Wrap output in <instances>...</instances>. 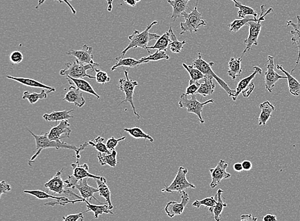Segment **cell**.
I'll return each instance as SVG.
<instances>
[{
  "label": "cell",
  "mask_w": 300,
  "mask_h": 221,
  "mask_svg": "<svg viewBox=\"0 0 300 221\" xmlns=\"http://www.w3.org/2000/svg\"><path fill=\"white\" fill-rule=\"evenodd\" d=\"M95 71L96 73L95 79L96 80L97 83L104 84L110 82V77L108 76L107 73L97 69H95Z\"/></svg>",
  "instance_id": "45"
},
{
  "label": "cell",
  "mask_w": 300,
  "mask_h": 221,
  "mask_svg": "<svg viewBox=\"0 0 300 221\" xmlns=\"http://www.w3.org/2000/svg\"><path fill=\"white\" fill-rule=\"evenodd\" d=\"M56 1L59 2V3H65L67 4V5L69 6V7L70 8V9L71 10L72 12H73L74 14H77V10H76L75 9V8H74L73 6L71 5V3H69V2L68 1V0H56ZM45 1V0H43V1L42 2H41V3L40 4V5H38L36 6V8H38L39 7V6L42 5L44 3Z\"/></svg>",
  "instance_id": "51"
},
{
  "label": "cell",
  "mask_w": 300,
  "mask_h": 221,
  "mask_svg": "<svg viewBox=\"0 0 300 221\" xmlns=\"http://www.w3.org/2000/svg\"><path fill=\"white\" fill-rule=\"evenodd\" d=\"M198 3H199V0H197V5H198Z\"/></svg>",
  "instance_id": "62"
},
{
  "label": "cell",
  "mask_w": 300,
  "mask_h": 221,
  "mask_svg": "<svg viewBox=\"0 0 300 221\" xmlns=\"http://www.w3.org/2000/svg\"><path fill=\"white\" fill-rule=\"evenodd\" d=\"M242 166L243 170L245 171V172H249V171H251L252 169V164L250 160H244L242 162Z\"/></svg>",
  "instance_id": "54"
},
{
  "label": "cell",
  "mask_w": 300,
  "mask_h": 221,
  "mask_svg": "<svg viewBox=\"0 0 300 221\" xmlns=\"http://www.w3.org/2000/svg\"><path fill=\"white\" fill-rule=\"evenodd\" d=\"M214 65L213 62H207L203 60L201 56V53L198 54V58L193 60L192 66L195 68L199 69L201 72L204 74L205 76H212L214 78L219 85L227 93L229 96L232 97L236 94V90H232L222 79L219 77L212 70V67Z\"/></svg>",
  "instance_id": "4"
},
{
  "label": "cell",
  "mask_w": 300,
  "mask_h": 221,
  "mask_svg": "<svg viewBox=\"0 0 300 221\" xmlns=\"http://www.w3.org/2000/svg\"><path fill=\"white\" fill-rule=\"evenodd\" d=\"M227 167V162L225 160H220L216 168L210 169V172L212 179L210 184L211 187L214 188L221 183L222 180L230 179L231 177V174L226 171Z\"/></svg>",
  "instance_id": "14"
},
{
  "label": "cell",
  "mask_w": 300,
  "mask_h": 221,
  "mask_svg": "<svg viewBox=\"0 0 300 221\" xmlns=\"http://www.w3.org/2000/svg\"><path fill=\"white\" fill-rule=\"evenodd\" d=\"M255 88V84L254 83H252L250 84L249 87L246 88L245 90H243L242 92V94L243 97H245V98H248V97H250V95L253 92V91Z\"/></svg>",
  "instance_id": "52"
},
{
  "label": "cell",
  "mask_w": 300,
  "mask_h": 221,
  "mask_svg": "<svg viewBox=\"0 0 300 221\" xmlns=\"http://www.w3.org/2000/svg\"><path fill=\"white\" fill-rule=\"evenodd\" d=\"M27 129L33 136L36 144V153L31 158V159L28 160V164H29L30 166H32V163L35 162V160L37 159V157H38L43 149L51 148L57 149L60 148L73 149L76 152V157H77V159H80V151L84 150L89 145L88 142H86L84 144L81 145L79 148H78L77 147H76L75 145H69L66 144V143L62 142H56V141L50 140L48 138V133L44 134V135L38 136L32 133L29 129Z\"/></svg>",
  "instance_id": "1"
},
{
  "label": "cell",
  "mask_w": 300,
  "mask_h": 221,
  "mask_svg": "<svg viewBox=\"0 0 300 221\" xmlns=\"http://www.w3.org/2000/svg\"><path fill=\"white\" fill-rule=\"evenodd\" d=\"M258 219L256 216H252V214L242 215L241 216L240 221H257Z\"/></svg>",
  "instance_id": "53"
},
{
  "label": "cell",
  "mask_w": 300,
  "mask_h": 221,
  "mask_svg": "<svg viewBox=\"0 0 300 221\" xmlns=\"http://www.w3.org/2000/svg\"><path fill=\"white\" fill-rule=\"evenodd\" d=\"M124 131L126 132L131 135L132 138L135 139H144L145 140H149L151 143L154 142V139L151 137V136L149 135L142 131L140 128L139 127H133L130 128H125Z\"/></svg>",
  "instance_id": "39"
},
{
  "label": "cell",
  "mask_w": 300,
  "mask_h": 221,
  "mask_svg": "<svg viewBox=\"0 0 300 221\" xmlns=\"http://www.w3.org/2000/svg\"><path fill=\"white\" fill-rule=\"evenodd\" d=\"M242 62V56L238 58H231L229 62V71H227L228 75H229L232 79H235L237 77L240 76L242 73L241 64Z\"/></svg>",
  "instance_id": "31"
},
{
  "label": "cell",
  "mask_w": 300,
  "mask_h": 221,
  "mask_svg": "<svg viewBox=\"0 0 300 221\" xmlns=\"http://www.w3.org/2000/svg\"><path fill=\"white\" fill-rule=\"evenodd\" d=\"M12 190L11 186L9 184L5 183V181H1L0 184V197L2 194L6 193V192L10 191Z\"/></svg>",
  "instance_id": "50"
},
{
  "label": "cell",
  "mask_w": 300,
  "mask_h": 221,
  "mask_svg": "<svg viewBox=\"0 0 300 221\" xmlns=\"http://www.w3.org/2000/svg\"><path fill=\"white\" fill-rule=\"evenodd\" d=\"M141 1V0H135V1L136 2H140Z\"/></svg>",
  "instance_id": "61"
},
{
  "label": "cell",
  "mask_w": 300,
  "mask_h": 221,
  "mask_svg": "<svg viewBox=\"0 0 300 221\" xmlns=\"http://www.w3.org/2000/svg\"><path fill=\"white\" fill-rule=\"evenodd\" d=\"M182 66L184 67V68L186 69L187 72L190 74L191 77L190 82L199 81V80L203 79L204 77H205L203 73L201 72L199 69L193 67L192 65L188 66V65L183 63Z\"/></svg>",
  "instance_id": "40"
},
{
  "label": "cell",
  "mask_w": 300,
  "mask_h": 221,
  "mask_svg": "<svg viewBox=\"0 0 300 221\" xmlns=\"http://www.w3.org/2000/svg\"><path fill=\"white\" fill-rule=\"evenodd\" d=\"M298 22L294 23L292 21H287V27H292L293 30H291L290 33L293 35V37L291 38L292 44H297V48L299 49V53H298V58L296 62V66L295 68L291 71V74L294 72L298 66H299L300 61V17L297 16Z\"/></svg>",
  "instance_id": "19"
},
{
  "label": "cell",
  "mask_w": 300,
  "mask_h": 221,
  "mask_svg": "<svg viewBox=\"0 0 300 221\" xmlns=\"http://www.w3.org/2000/svg\"><path fill=\"white\" fill-rule=\"evenodd\" d=\"M23 192L24 193L32 195V196H34L36 197V198L39 199H53L54 200H55L54 201H51V202L45 203V205L55 206L59 205L64 206L65 205L67 204V203H73V204H75V203L77 202H85L84 199H75V200H70L69 198H67L66 196L56 197L53 196V195L49 194L46 192L42 191V190H24Z\"/></svg>",
  "instance_id": "11"
},
{
  "label": "cell",
  "mask_w": 300,
  "mask_h": 221,
  "mask_svg": "<svg viewBox=\"0 0 300 221\" xmlns=\"http://www.w3.org/2000/svg\"><path fill=\"white\" fill-rule=\"evenodd\" d=\"M126 79L121 78L119 80V88L123 93L125 94V99L121 102L119 105H121L122 103H129L131 105L132 109L133 110L134 114L138 117V118H140V115H139L138 112H136L135 106H134L133 103V95L134 92V89L136 86L138 85V82L136 81H133V80L129 79V76H128V71L127 70L125 71Z\"/></svg>",
  "instance_id": "10"
},
{
  "label": "cell",
  "mask_w": 300,
  "mask_h": 221,
  "mask_svg": "<svg viewBox=\"0 0 300 221\" xmlns=\"http://www.w3.org/2000/svg\"><path fill=\"white\" fill-rule=\"evenodd\" d=\"M181 202L170 201L165 208V211L169 218H173L175 216L181 215L188 205L190 198L186 191L182 192Z\"/></svg>",
  "instance_id": "15"
},
{
  "label": "cell",
  "mask_w": 300,
  "mask_h": 221,
  "mask_svg": "<svg viewBox=\"0 0 300 221\" xmlns=\"http://www.w3.org/2000/svg\"><path fill=\"white\" fill-rule=\"evenodd\" d=\"M76 189H77L80 192V195H81L82 198L86 201L89 200V202L90 203L92 199L97 201L100 205H104L103 203L99 201L98 199L95 198L94 196L95 193L99 192L98 188H95L90 186L88 184V179H85L83 181H80L77 185L75 186ZM85 202V203H86Z\"/></svg>",
  "instance_id": "17"
},
{
  "label": "cell",
  "mask_w": 300,
  "mask_h": 221,
  "mask_svg": "<svg viewBox=\"0 0 300 221\" xmlns=\"http://www.w3.org/2000/svg\"><path fill=\"white\" fill-rule=\"evenodd\" d=\"M188 95L186 94H182L180 95L179 105L180 108H186L187 112L190 113H194L196 114L199 119L201 123H204V120L202 118V112L203 110L204 106L210 103H214V99L208 100V101L201 103L197 101L195 95H190L191 98L188 99Z\"/></svg>",
  "instance_id": "6"
},
{
  "label": "cell",
  "mask_w": 300,
  "mask_h": 221,
  "mask_svg": "<svg viewBox=\"0 0 300 221\" xmlns=\"http://www.w3.org/2000/svg\"><path fill=\"white\" fill-rule=\"evenodd\" d=\"M257 18H245L240 19V20L236 19L233 22L228 24L227 27L229 28L230 32H238L241 28L244 27L245 25H247L249 22L257 21Z\"/></svg>",
  "instance_id": "41"
},
{
  "label": "cell",
  "mask_w": 300,
  "mask_h": 221,
  "mask_svg": "<svg viewBox=\"0 0 300 221\" xmlns=\"http://www.w3.org/2000/svg\"><path fill=\"white\" fill-rule=\"evenodd\" d=\"M201 83H199V81H190V83H189L188 87L186 89L185 94L187 95H195V94H197V91L199 90L200 86H201Z\"/></svg>",
  "instance_id": "48"
},
{
  "label": "cell",
  "mask_w": 300,
  "mask_h": 221,
  "mask_svg": "<svg viewBox=\"0 0 300 221\" xmlns=\"http://www.w3.org/2000/svg\"><path fill=\"white\" fill-rule=\"evenodd\" d=\"M124 1H125L126 4L131 6H135L136 4L135 0H124Z\"/></svg>",
  "instance_id": "57"
},
{
  "label": "cell",
  "mask_w": 300,
  "mask_h": 221,
  "mask_svg": "<svg viewBox=\"0 0 300 221\" xmlns=\"http://www.w3.org/2000/svg\"><path fill=\"white\" fill-rule=\"evenodd\" d=\"M125 137H122L119 139H115L114 137L108 139L106 144V147H107V148L109 149L110 151L115 150V148H116V147L117 146V145L119 144V143L121 142V141L125 140Z\"/></svg>",
  "instance_id": "46"
},
{
  "label": "cell",
  "mask_w": 300,
  "mask_h": 221,
  "mask_svg": "<svg viewBox=\"0 0 300 221\" xmlns=\"http://www.w3.org/2000/svg\"><path fill=\"white\" fill-rule=\"evenodd\" d=\"M265 5H263L260 6V15L259 18L257 21H251L247 24V25L249 27V36L248 38L244 41L245 45H246L245 49L243 52V55H244L247 51H250L252 49V45H258V38L259 36L260 31L262 28V22L265 21V17L267 14H270L273 12V8H269L266 12H264Z\"/></svg>",
  "instance_id": "3"
},
{
  "label": "cell",
  "mask_w": 300,
  "mask_h": 221,
  "mask_svg": "<svg viewBox=\"0 0 300 221\" xmlns=\"http://www.w3.org/2000/svg\"><path fill=\"white\" fill-rule=\"evenodd\" d=\"M274 58L272 56H267V71L264 74L265 87L269 93L272 92L276 83L280 79H286V75L282 76L276 73L274 69Z\"/></svg>",
  "instance_id": "12"
},
{
  "label": "cell",
  "mask_w": 300,
  "mask_h": 221,
  "mask_svg": "<svg viewBox=\"0 0 300 221\" xmlns=\"http://www.w3.org/2000/svg\"><path fill=\"white\" fill-rule=\"evenodd\" d=\"M169 32L170 35H171V42L169 45L170 49L173 53H180L182 49L183 48L184 45L186 44V41L183 40L182 42H180V41L178 40L177 37L173 33L172 27H170Z\"/></svg>",
  "instance_id": "37"
},
{
  "label": "cell",
  "mask_w": 300,
  "mask_h": 221,
  "mask_svg": "<svg viewBox=\"0 0 300 221\" xmlns=\"http://www.w3.org/2000/svg\"><path fill=\"white\" fill-rule=\"evenodd\" d=\"M117 151L113 150L110 153H99L97 155L99 162L101 166L108 165L112 168H115L117 164Z\"/></svg>",
  "instance_id": "32"
},
{
  "label": "cell",
  "mask_w": 300,
  "mask_h": 221,
  "mask_svg": "<svg viewBox=\"0 0 300 221\" xmlns=\"http://www.w3.org/2000/svg\"><path fill=\"white\" fill-rule=\"evenodd\" d=\"M52 92H53L52 90L43 89L41 92L39 93V94L35 92L30 94L28 91H25V92L23 93L22 99L24 100L27 99L31 105H34V104H36L39 100L47 99V94Z\"/></svg>",
  "instance_id": "35"
},
{
  "label": "cell",
  "mask_w": 300,
  "mask_h": 221,
  "mask_svg": "<svg viewBox=\"0 0 300 221\" xmlns=\"http://www.w3.org/2000/svg\"><path fill=\"white\" fill-rule=\"evenodd\" d=\"M80 221H84V218L80 219Z\"/></svg>",
  "instance_id": "60"
},
{
  "label": "cell",
  "mask_w": 300,
  "mask_h": 221,
  "mask_svg": "<svg viewBox=\"0 0 300 221\" xmlns=\"http://www.w3.org/2000/svg\"><path fill=\"white\" fill-rule=\"evenodd\" d=\"M67 80H68L69 83L71 85L75 84L78 88H79L82 92L88 93V94L94 95L97 99H99L100 96L98 94L95 92L94 89L92 88V86L90 85V84L88 81L83 79H75V78H72L70 77H67Z\"/></svg>",
  "instance_id": "25"
},
{
  "label": "cell",
  "mask_w": 300,
  "mask_h": 221,
  "mask_svg": "<svg viewBox=\"0 0 300 221\" xmlns=\"http://www.w3.org/2000/svg\"><path fill=\"white\" fill-rule=\"evenodd\" d=\"M216 199H215V197H210V198H206L202 199L201 201L196 200L193 203L192 205L193 207H195L197 208V209H199L201 207V206H204V207L209 208V211L212 213L213 209L215 207V205H216Z\"/></svg>",
  "instance_id": "43"
},
{
  "label": "cell",
  "mask_w": 300,
  "mask_h": 221,
  "mask_svg": "<svg viewBox=\"0 0 300 221\" xmlns=\"http://www.w3.org/2000/svg\"><path fill=\"white\" fill-rule=\"evenodd\" d=\"M141 64H143L140 60H137L131 58H121V59L118 60L117 64L112 67L111 71H114L118 67H127L128 68H136V67H138Z\"/></svg>",
  "instance_id": "38"
},
{
  "label": "cell",
  "mask_w": 300,
  "mask_h": 221,
  "mask_svg": "<svg viewBox=\"0 0 300 221\" xmlns=\"http://www.w3.org/2000/svg\"><path fill=\"white\" fill-rule=\"evenodd\" d=\"M86 208L87 209L85 211L86 213L88 212H93L94 213V218L95 219H98L100 215H102L103 214H114V212H112L108 207L107 203L106 204L96 205L91 204L88 201H86Z\"/></svg>",
  "instance_id": "34"
},
{
  "label": "cell",
  "mask_w": 300,
  "mask_h": 221,
  "mask_svg": "<svg viewBox=\"0 0 300 221\" xmlns=\"http://www.w3.org/2000/svg\"><path fill=\"white\" fill-rule=\"evenodd\" d=\"M223 190L222 189L218 190L217 193L215 195V199H216V203L215 207L213 209L212 213L214 214V218L215 221H220L221 220V214L223 211L224 208L227 207V203L223 202L222 193Z\"/></svg>",
  "instance_id": "28"
},
{
  "label": "cell",
  "mask_w": 300,
  "mask_h": 221,
  "mask_svg": "<svg viewBox=\"0 0 300 221\" xmlns=\"http://www.w3.org/2000/svg\"><path fill=\"white\" fill-rule=\"evenodd\" d=\"M188 172V169L184 168L182 166L179 167L177 175H176L172 183L169 186L165 185V188L162 191L167 192H176L180 193V192L185 191L187 188H196V186L194 184L190 183L187 180L186 175Z\"/></svg>",
  "instance_id": "9"
},
{
  "label": "cell",
  "mask_w": 300,
  "mask_h": 221,
  "mask_svg": "<svg viewBox=\"0 0 300 221\" xmlns=\"http://www.w3.org/2000/svg\"><path fill=\"white\" fill-rule=\"evenodd\" d=\"M254 72L249 76L244 78V79H241L238 84V86L236 89V94L232 97L233 101H235L238 98L239 95L242 93L243 90H245L246 88L249 87L250 84H251L252 79L256 77L257 74H261L262 70L258 67H254Z\"/></svg>",
  "instance_id": "21"
},
{
  "label": "cell",
  "mask_w": 300,
  "mask_h": 221,
  "mask_svg": "<svg viewBox=\"0 0 300 221\" xmlns=\"http://www.w3.org/2000/svg\"><path fill=\"white\" fill-rule=\"evenodd\" d=\"M63 172H64V169L58 171L55 176L44 184V187L55 194H66V190L65 189L66 183L61 177Z\"/></svg>",
  "instance_id": "18"
},
{
  "label": "cell",
  "mask_w": 300,
  "mask_h": 221,
  "mask_svg": "<svg viewBox=\"0 0 300 221\" xmlns=\"http://www.w3.org/2000/svg\"><path fill=\"white\" fill-rule=\"evenodd\" d=\"M63 100L69 103L75 104V106L79 108H82L86 103V100L83 97L82 91L73 85H71L69 88L68 92Z\"/></svg>",
  "instance_id": "20"
},
{
  "label": "cell",
  "mask_w": 300,
  "mask_h": 221,
  "mask_svg": "<svg viewBox=\"0 0 300 221\" xmlns=\"http://www.w3.org/2000/svg\"><path fill=\"white\" fill-rule=\"evenodd\" d=\"M71 124L68 120L61 121L59 124L51 128L48 133L50 140L61 142L63 138L70 137L71 133Z\"/></svg>",
  "instance_id": "16"
},
{
  "label": "cell",
  "mask_w": 300,
  "mask_h": 221,
  "mask_svg": "<svg viewBox=\"0 0 300 221\" xmlns=\"http://www.w3.org/2000/svg\"><path fill=\"white\" fill-rule=\"evenodd\" d=\"M71 166L73 173V175H69L68 179L65 181L67 187L74 188L80 181L85 179H101L102 178V176H97L89 173L88 164L80 165L79 159H77V164H72Z\"/></svg>",
  "instance_id": "7"
},
{
  "label": "cell",
  "mask_w": 300,
  "mask_h": 221,
  "mask_svg": "<svg viewBox=\"0 0 300 221\" xmlns=\"http://www.w3.org/2000/svg\"><path fill=\"white\" fill-rule=\"evenodd\" d=\"M182 16L185 19L184 22L180 23V26L182 29L180 35L189 33H197L201 26H206L207 23L202 18L201 12L198 11L197 5L195 6L190 14L186 12L182 13Z\"/></svg>",
  "instance_id": "5"
},
{
  "label": "cell",
  "mask_w": 300,
  "mask_h": 221,
  "mask_svg": "<svg viewBox=\"0 0 300 221\" xmlns=\"http://www.w3.org/2000/svg\"><path fill=\"white\" fill-rule=\"evenodd\" d=\"M69 1H72V0H69Z\"/></svg>",
  "instance_id": "63"
},
{
  "label": "cell",
  "mask_w": 300,
  "mask_h": 221,
  "mask_svg": "<svg viewBox=\"0 0 300 221\" xmlns=\"http://www.w3.org/2000/svg\"><path fill=\"white\" fill-rule=\"evenodd\" d=\"M231 1L234 2L235 7L240 9L238 12L239 17L245 19L247 16H253L254 18H257V13L253 8L250 7V6L243 5L242 3L237 1V0H231Z\"/></svg>",
  "instance_id": "36"
},
{
  "label": "cell",
  "mask_w": 300,
  "mask_h": 221,
  "mask_svg": "<svg viewBox=\"0 0 300 221\" xmlns=\"http://www.w3.org/2000/svg\"><path fill=\"white\" fill-rule=\"evenodd\" d=\"M92 51V47L85 44L82 50H70V51L67 52V55L75 56L77 58L76 61L79 64L93 65V66L98 67L99 64L93 62Z\"/></svg>",
  "instance_id": "13"
},
{
  "label": "cell",
  "mask_w": 300,
  "mask_h": 221,
  "mask_svg": "<svg viewBox=\"0 0 300 221\" xmlns=\"http://www.w3.org/2000/svg\"><path fill=\"white\" fill-rule=\"evenodd\" d=\"M171 42V35H170L169 32H167L158 39L155 45L153 46L147 47L148 53H151L149 49H158L159 51L167 52Z\"/></svg>",
  "instance_id": "33"
},
{
  "label": "cell",
  "mask_w": 300,
  "mask_h": 221,
  "mask_svg": "<svg viewBox=\"0 0 300 221\" xmlns=\"http://www.w3.org/2000/svg\"><path fill=\"white\" fill-rule=\"evenodd\" d=\"M170 57L165 51H159L156 52L153 55H150L147 57H143L140 59L142 64H148L149 62L159 61L161 60H169Z\"/></svg>",
  "instance_id": "42"
},
{
  "label": "cell",
  "mask_w": 300,
  "mask_h": 221,
  "mask_svg": "<svg viewBox=\"0 0 300 221\" xmlns=\"http://www.w3.org/2000/svg\"><path fill=\"white\" fill-rule=\"evenodd\" d=\"M190 0H168V3L172 6L173 12L171 17V19H173V21L182 16V13L186 12L187 8H188V3Z\"/></svg>",
  "instance_id": "26"
},
{
  "label": "cell",
  "mask_w": 300,
  "mask_h": 221,
  "mask_svg": "<svg viewBox=\"0 0 300 221\" xmlns=\"http://www.w3.org/2000/svg\"><path fill=\"white\" fill-rule=\"evenodd\" d=\"M277 69L286 75L287 80H288L289 92L294 96H299L300 95V82L295 77H293L291 74L284 70L283 67L280 66V65L278 64L277 65Z\"/></svg>",
  "instance_id": "24"
},
{
  "label": "cell",
  "mask_w": 300,
  "mask_h": 221,
  "mask_svg": "<svg viewBox=\"0 0 300 221\" xmlns=\"http://www.w3.org/2000/svg\"><path fill=\"white\" fill-rule=\"evenodd\" d=\"M66 68L61 70V75H67V77L75 78V79H82L87 77L90 79H95V77L88 75L86 74L88 70L95 71V66L93 65H84L79 64L78 62L66 63Z\"/></svg>",
  "instance_id": "8"
},
{
  "label": "cell",
  "mask_w": 300,
  "mask_h": 221,
  "mask_svg": "<svg viewBox=\"0 0 300 221\" xmlns=\"http://www.w3.org/2000/svg\"><path fill=\"white\" fill-rule=\"evenodd\" d=\"M259 108L261 110V112L258 118V125L265 126L270 118L271 114L275 110V108L270 102L267 101L260 104Z\"/></svg>",
  "instance_id": "23"
},
{
  "label": "cell",
  "mask_w": 300,
  "mask_h": 221,
  "mask_svg": "<svg viewBox=\"0 0 300 221\" xmlns=\"http://www.w3.org/2000/svg\"><path fill=\"white\" fill-rule=\"evenodd\" d=\"M9 58L13 64H18L23 62V55L20 51H15L10 53Z\"/></svg>",
  "instance_id": "47"
},
{
  "label": "cell",
  "mask_w": 300,
  "mask_h": 221,
  "mask_svg": "<svg viewBox=\"0 0 300 221\" xmlns=\"http://www.w3.org/2000/svg\"><path fill=\"white\" fill-rule=\"evenodd\" d=\"M106 1L108 2V11L111 12L113 8L112 3L114 0H106Z\"/></svg>",
  "instance_id": "58"
},
{
  "label": "cell",
  "mask_w": 300,
  "mask_h": 221,
  "mask_svg": "<svg viewBox=\"0 0 300 221\" xmlns=\"http://www.w3.org/2000/svg\"><path fill=\"white\" fill-rule=\"evenodd\" d=\"M104 139L101 136H97V138H95V144L92 142V140L89 141L88 142V145H90V146H92L94 147L95 149H97V151L100 153H110L111 151L107 148L106 147V144H104Z\"/></svg>",
  "instance_id": "44"
},
{
  "label": "cell",
  "mask_w": 300,
  "mask_h": 221,
  "mask_svg": "<svg viewBox=\"0 0 300 221\" xmlns=\"http://www.w3.org/2000/svg\"><path fill=\"white\" fill-rule=\"evenodd\" d=\"M86 212H80V213L75 214H70L67 216H63L62 221H78L84 218V214Z\"/></svg>",
  "instance_id": "49"
},
{
  "label": "cell",
  "mask_w": 300,
  "mask_h": 221,
  "mask_svg": "<svg viewBox=\"0 0 300 221\" xmlns=\"http://www.w3.org/2000/svg\"><path fill=\"white\" fill-rule=\"evenodd\" d=\"M96 181L97 185L98 186L99 194L100 196L103 197L106 199V203L108 205L109 209L112 210L114 208L111 201V191L109 187L106 184V179L104 177H102L101 179H95Z\"/></svg>",
  "instance_id": "27"
},
{
  "label": "cell",
  "mask_w": 300,
  "mask_h": 221,
  "mask_svg": "<svg viewBox=\"0 0 300 221\" xmlns=\"http://www.w3.org/2000/svg\"><path fill=\"white\" fill-rule=\"evenodd\" d=\"M263 221H277V216L273 214H267V215L263 217Z\"/></svg>",
  "instance_id": "55"
},
{
  "label": "cell",
  "mask_w": 300,
  "mask_h": 221,
  "mask_svg": "<svg viewBox=\"0 0 300 221\" xmlns=\"http://www.w3.org/2000/svg\"><path fill=\"white\" fill-rule=\"evenodd\" d=\"M6 77L7 79L14 80L15 81L18 82V83L23 84V85L30 86V87L45 89V90H52L53 92H55L56 91L55 88L45 85V84L41 83V82H39L33 79H30V78L16 77L9 75H6Z\"/></svg>",
  "instance_id": "22"
},
{
  "label": "cell",
  "mask_w": 300,
  "mask_h": 221,
  "mask_svg": "<svg viewBox=\"0 0 300 221\" xmlns=\"http://www.w3.org/2000/svg\"><path fill=\"white\" fill-rule=\"evenodd\" d=\"M156 24H158V21H153V23L148 25L147 27L142 32H140L138 30H134L133 34L131 36L128 37V38H129L130 41L129 44L121 52L120 56L117 57L116 60H118L121 59V58H123L126 53L128 51V50L131 49H136L140 47V48L147 50V45L149 44L150 41L158 40V39L160 38V36H158V34H151L149 32V30L151 29V28L154 25H156Z\"/></svg>",
  "instance_id": "2"
},
{
  "label": "cell",
  "mask_w": 300,
  "mask_h": 221,
  "mask_svg": "<svg viewBox=\"0 0 300 221\" xmlns=\"http://www.w3.org/2000/svg\"><path fill=\"white\" fill-rule=\"evenodd\" d=\"M213 79V77L212 76L204 77V79H202L204 83L201 84L197 94L201 95L203 97L212 95L213 92H214L215 88H216Z\"/></svg>",
  "instance_id": "30"
},
{
  "label": "cell",
  "mask_w": 300,
  "mask_h": 221,
  "mask_svg": "<svg viewBox=\"0 0 300 221\" xmlns=\"http://www.w3.org/2000/svg\"><path fill=\"white\" fill-rule=\"evenodd\" d=\"M43 1V0H39L38 5H40V4L41 3V2H42Z\"/></svg>",
  "instance_id": "59"
},
{
  "label": "cell",
  "mask_w": 300,
  "mask_h": 221,
  "mask_svg": "<svg viewBox=\"0 0 300 221\" xmlns=\"http://www.w3.org/2000/svg\"><path fill=\"white\" fill-rule=\"evenodd\" d=\"M74 110H64L62 111H54L51 114H45L43 115V118L47 122H56L58 121H62L68 120L69 118H73L71 113Z\"/></svg>",
  "instance_id": "29"
},
{
  "label": "cell",
  "mask_w": 300,
  "mask_h": 221,
  "mask_svg": "<svg viewBox=\"0 0 300 221\" xmlns=\"http://www.w3.org/2000/svg\"><path fill=\"white\" fill-rule=\"evenodd\" d=\"M234 171H236V172H241L243 170L242 163H236L234 164L233 166Z\"/></svg>",
  "instance_id": "56"
}]
</instances>
